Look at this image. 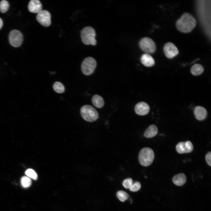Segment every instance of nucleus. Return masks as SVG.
<instances>
[{
  "instance_id": "nucleus-26",
  "label": "nucleus",
  "mask_w": 211,
  "mask_h": 211,
  "mask_svg": "<svg viewBox=\"0 0 211 211\" xmlns=\"http://www.w3.org/2000/svg\"><path fill=\"white\" fill-rule=\"evenodd\" d=\"M205 160L207 164L210 166H211V152H208L205 156Z\"/></svg>"
},
{
  "instance_id": "nucleus-23",
  "label": "nucleus",
  "mask_w": 211,
  "mask_h": 211,
  "mask_svg": "<svg viewBox=\"0 0 211 211\" xmlns=\"http://www.w3.org/2000/svg\"><path fill=\"white\" fill-rule=\"evenodd\" d=\"M25 174L29 177L34 180H36L37 179V174L35 171L33 169H27L25 172Z\"/></svg>"
},
{
  "instance_id": "nucleus-16",
  "label": "nucleus",
  "mask_w": 211,
  "mask_h": 211,
  "mask_svg": "<svg viewBox=\"0 0 211 211\" xmlns=\"http://www.w3.org/2000/svg\"><path fill=\"white\" fill-rule=\"evenodd\" d=\"M158 133V128L156 125H152L145 130L144 136L147 138L153 137L155 136Z\"/></svg>"
},
{
  "instance_id": "nucleus-24",
  "label": "nucleus",
  "mask_w": 211,
  "mask_h": 211,
  "mask_svg": "<svg viewBox=\"0 0 211 211\" xmlns=\"http://www.w3.org/2000/svg\"><path fill=\"white\" fill-rule=\"evenodd\" d=\"M133 181L131 178H128L124 180L122 183L123 186L126 189L130 188L133 184Z\"/></svg>"
},
{
  "instance_id": "nucleus-17",
  "label": "nucleus",
  "mask_w": 211,
  "mask_h": 211,
  "mask_svg": "<svg viewBox=\"0 0 211 211\" xmlns=\"http://www.w3.org/2000/svg\"><path fill=\"white\" fill-rule=\"evenodd\" d=\"M92 102L93 105L98 108H102L104 104V101L102 97L97 94L94 95L92 97Z\"/></svg>"
},
{
  "instance_id": "nucleus-10",
  "label": "nucleus",
  "mask_w": 211,
  "mask_h": 211,
  "mask_svg": "<svg viewBox=\"0 0 211 211\" xmlns=\"http://www.w3.org/2000/svg\"><path fill=\"white\" fill-rule=\"evenodd\" d=\"M193 148L192 143L189 141L180 142L176 146L177 152L180 154L190 153L193 150Z\"/></svg>"
},
{
  "instance_id": "nucleus-22",
  "label": "nucleus",
  "mask_w": 211,
  "mask_h": 211,
  "mask_svg": "<svg viewBox=\"0 0 211 211\" xmlns=\"http://www.w3.org/2000/svg\"><path fill=\"white\" fill-rule=\"evenodd\" d=\"M21 183L23 187L28 188L30 186L31 184V181L29 177L24 176L21 178Z\"/></svg>"
},
{
  "instance_id": "nucleus-2",
  "label": "nucleus",
  "mask_w": 211,
  "mask_h": 211,
  "mask_svg": "<svg viewBox=\"0 0 211 211\" xmlns=\"http://www.w3.org/2000/svg\"><path fill=\"white\" fill-rule=\"evenodd\" d=\"M154 158L153 151L150 148L144 147L140 151L138 159L140 164L144 166H147L153 162Z\"/></svg>"
},
{
  "instance_id": "nucleus-7",
  "label": "nucleus",
  "mask_w": 211,
  "mask_h": 211,
  "mask_svg": "<svg viewBox=\"0 0 211 211\" xmlns=\"http://www.w3.org/2000/svg\"><path fill=\"white\" fill-rule=\"evenodd\" d=\"M10 43L15 47L20 46L22 44L23 40V35L22 33L16 30H12L9 35Z\"/></svg>"
},
{
  "instance_id": "nucleus-25",
  "label": "nucleus",
  "mask_w": 211,
  "mask_h": 211,
  "mask_svg": "<svg viewBox=\"0 0 211 211\" xmlns=\"http://www.w3.org/2000/svg\"><path fill=\"white\" fill-rule=\"evenodd\" d=\"M141 187V185L140 183L138 181H136L133 183L129 189L131 191L136 192L139 190Z\"/></svg>"
},
{
  "instance_id": "nucleus-6",
  "label": "nucleus",
  "mask_w": 211,
  "mask_h": 211,
  "mask_svg": "<svg viewBox=\"0 0 211 211\" xmlns=\"http://www.w3.org/2000/svg\"><path fill=\"white\" fill-rule=\"evenodd\" d=\"M139 45L141 49L146 53H154L156 50V45L154 41L149 37H144L140 41Z\"/></svg>"
},
{
  "instance_id": "nucleus-12",
  "label": "nucleus",
  "mask_w": 211,
  "mask_h": 211,
  "mask_svg": "<svg viewBox=\"0 0 211 211\" xmlns=\"http://www.w3.org/2000/svg\"><path fill=\"white\" fill-rule=\"evenodd\" d=\"M28 9L31 12L38 13L42 10V5L38 0H31L29 3Z\"/></svg>"
},
{
  "instance_id": "nucleus-15",
  "label": "nucleus",
  "mask_w": 211,
  "mask_h": 211,
  "mask_svg": "<svg viewBox=\"0 0 211 211\" xmlns=\"http://www.w3.org/2000/svg\"><path fill=\"white\" fill-rule=\"evenodd\" d=\"M186 178L185 174L180 173L175 175L173 178L172 181L176 185L180 186L186 183Z\"/></svg>"
},
{
  "instance_id": "nucleus-9",
  "label": "nucleus",
  "mask_w": 211,
  "mask_h": 211,
  "mask_svg": "<svg viewBox=\"0 0 211 211\" xmlns=\"http://www.w3.org/2000/svg\"><path fill=\"white\" fill-rule=\"evenodd\" d=\"M165 56L169 59H172L179 53V51L176 47L172 43L170 42L166 43L163 48Z\"/></svg>"
},
{
  "instance_id": "nucleus-19",
  "label": "nucleus",
  "mask_w": 211,
  "mask_h": 211,
  "mask_svg": "<svg viewBox=\"0 0 211 211\" xmlns=\"http://www.w3.org/2000/svg\"><path fill=\"white\" fill-rule=\"evenodd\" d=\"M53 87L54 90L58 93H63L65 91L64 85L59 82H55L53 85Z\"/></svg>"
},
{
  "instance_id": "nucleus-11",
  "label": "nucleus",
  "mask_w": 211,
  "mask_h": 211,
  "mask_svg": "<svg viewBox=\"0 0 211 211\" xmlns=\"http://www.w3.org/2000/svg\"><path fill=\"white\" fill-rule=\"evenodd\" d=\"M150 110L149 105L144 102L138 103L135 106V113L140 115H144L147 114Z\"/></svg>"
},
{
  "instance_id": "nucleus-13",
  "label": "nucleus",
  "mask_w": 211,
  "mask_h": 211,
  "mask_svg": "<svg viewBox=\"0 0 211 211\" xmlns=\"http://www.w3.org/2000/svg\"><path fill=\"white\" fill-rule=\"evenodd\" d=\"M194 113L196 118L200 121L204 120L206 118L207 112L204 107L198 106H196L194 110Z\"/></svg>"
},
{
  "instance_id": "nucleus-5",
  "label": "nucleus",
  "mask_w": 211,
  "mask_h": 211,
  "mask_svg": "<svg viewBox=\"0 0 211 211\" xmlns=\"http://www.w3.org/2000/svg\"><path fill=\"white\" fill-rule=\"evenodd\" d=\"M97 65L96 60L91 57L85 58L81 65V69L82 73L86 75L92 74L94 72Z\"/></svg>"
},
{
  "instance_id": "nucleus-4",
  "label": "nucleus",
  "mask_w": 211,
  "mask_h": 211,
  "mask_svg": "<svg viewBox=\"0 0 211 211\" xmlns=\"http://www.w3.org/2000/svg\"><path fill=\"white\" fill-rule=\"evenodd\" d=\"M80 113L83 119L88 122L94 121L98 117V111L93 107L90 105L83 106L81 109Z\"/></svg>"
},
{
  "instance_id": "nucleus-1",
  "label": "nucleus",
  "mask_w": 211,
  "mask_h": 211,
  "mask_svg": "<svg viewBox=\"0 0 211 211\" xmlns=\"http://www.w3.org/2000/svg\"><path fill=\"white\" fill-rule=\"evenodd\" d=\"M196 24V21L194 17L190 13H185L177 21L176 26L180 32L188 33L193 30Z\"/></svg>"
},
{
  "instance_id": "nucleus-20",
  "label": "nucleus",
  "mask_w": 211,
  "mask_h": 211,
  "mask_svg": "<svg viewBox=\"0 0 211 211\" xmlns=\"http://www.w3.org/2000/svg\"><path fill=\"white\" fill-rule=\"evenodd\" d=\"M116 196L120 201L122 202L127 199L129 197L128 194L122 190H119L117 192Z\"/></svg>"
},
{
  "instance_id": "nucleus-21",
  "label": "nucleus",
  "mask_w": 211,
  "mask_h": 211,
  "mask_svg": "<svg viewBox=\"0 0 211 211\" xmlns=\"http://www.w3.org/2000/svg\"><path fill=\"white\" fill-rule=\"evenodd\" d=\"M9 4L6 0H2L0 2V11L2 13L6 12L8 10Z\"/></svg>"
},
{
  "instance_id": "nucleus-18",
  "label": "nucleus",
  "mask_w": 211,
  "mask_h": 211,
  "mask_svg": "<svg viewBox=\"0 0 211 211\" xmlns=\"http://www.w3.org/2000/svg\"><path fill=\"white\" fill-rule=\"evenodd\" d=\"M204 70V68L201 65L197 64H194L191 67L190 72L193 75L198 76L202 73Z\"/></svg>"
},
{
  "instance_id": "nucleus-3",
  "label": "nucleus",
  "mask_w": 211,
  "mask_h": 211,
  "mask_svg": "<svg viewBox=\"0 0 211 211\" xmlns=\"http://www.w3.org/2000/svg\"><path fill=\"white\" fill-rule=\"evenodd\" d=\"M96 35L95 30L90 26L84 28L81 31V41L84 44L86 45H96V41L95 39Z\"/></svg>"
},
{
  "instance_id": "nucleus-27",
  "label": "nucleus",
  "mask_w": 211,
  "mask_h": 211,
  "mask_svg": "<svg viewBox=\"0 0 211 211\" xmlns=\"http://www.w3.org/2000/svg\"><path fill=\"white\" fill-rule=\"evenodd\" d=\"M3 25V22L2 19L0 18V29L2 27Z\"/></svg>"
},
{
  "instance_id": "nucleus-14",
  "label": "nucleus",
  "mask_w": 211,
  "mask_h": 211,
  "mask_svg": "<svg viewBox=\"0 0 211 211\" xmlns=\"http://www.w3.org/2000/svg\"><path fill=\"white\" fill-rule=\"evenodd\" d=\"M141 62L146 67H151L155 64V61L153 57L149 54H143L141 58Z\"/></svg>"
},
{
  "instance_id": "nucleus-8",
  "label": "nucleus",
  "mask_w": 211,
  "mask_h": 211,
  "mask_svg": "<svg viewBox=\"0 0 211 211\" xmlns=\"http://www.w3.org/2000/svg\"><path fill=\"white\" fill-rule=\"evenodd\" d=\"M51 15L50 12L46 10H42L38 13L36 19L42 25L49 26L51 24Z\"/></svg>"
}]
</instances>
